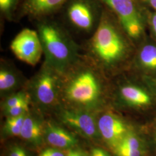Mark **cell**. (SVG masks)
Masks as SVG:
<instances>
[{
    "instance_id": "obj_1",
    "label": "cell",
    "mask_w": 156,
    "mask_h": 156,
    "mask_svg": "<svg viewBox=\"0 0 156 156\" xmlns=\"http://www.w3.org/2000/svg\"><path fill=\"white\" fill-rule=\"evenodd\" d=\"M131 41L117 17L105 6L98 27L81 45L82 53L107 76L115 75L128 65L132 53Z\"/></svg>"
},
{
    "instance_id": "obj_2",
    "label": "cell",
    "mask_w": 156,
    "mask_h": 156,
    "mask_svg": "<svg viewBox=\"0 0 156 156\" xmlns=\"http://www.w3.org/2000/svg\"><path fill=\"white\" fill-rule=\"evenodd\" d=\"M107 76L81 53L62 73V105L99 112L102 106Z\"/></svg>"
},
{
    "instance_id": "obj_3",
    "label": "cell",
    "mask_w": 156,
    "mask_h": 156,
    "mask_svg": "<svg viewBox=\"0 0 156 156\" xmlns=\"http://www.w3.org/2000/svg\"><path fill=\"white\" fill-rule=\"evenodd\" d=\"M45 62L63 73L82 53L81 45L56 16L34 22Z\"/></svg>"
},
{
    "instance_id": "obj_4",
    "label": "cell",
    "mask_w": 156,
    "mask_h": 156,
    "mask_svg": "<svg viewBox=\"0 0 156 156\" xmlns=\"http://www.w3.org/2000/svg\"><path fill=\"white\" fill-rule=\"evenodd\" d=\"M62 73L45 60L26 86L32 106L42 113L53 112L62 105Z\"/></svg>"
},
{
    "instance_id": "obj_5",
    "label": "cell",
    "mask_w": 156,
    "mask_h": 156,
    "mask_svg": "<svg viewBox=\"0 0 156 156\" xmlns=\"http://www.w3.org/2000/svg\"><path fill=\"white\" fill-rule=\"evenodd\" d=\"M104 6L101 0H68L57 18L73 37L87 39L98 27Z\"/></svg>"
},
{
    "instance_id": "obj_6",
    "label": "cell",
    "mask_w": 156,
    "mask_h": 156,
    "mask_svg": "<svg viewBox=\"0 0 156 156\" xmlns=\"http://www.w3.org/2000/svg\"><path fill=\"white\" fill-rule=\"evenodd\" d=\"M111 11L131 41L144 33L145 12L141 0H101Z\"/></svg>"
},
{
    "instance_id": "obj_7",
    "label": "cell",
    "mask_w": 156,
    "mask_h": 156,
    "mask_svg": "<svg viewBox=\"0 0 156 156\" xmlns=\"http://www.w3.org/2000/svg\"><path fill=\"white\" fill-rule=\"evenodd\" d=\"M54 113L61 123L81 136L90 140H94L98 138V112L61 105Z\"/></svg>"
},
{
    "instance_id": "obj_8",
    "label": "cell",
    "mask_w": 156,
    "mask_h": 156,
    "mask_svg": "<svg viewBox=\"0 0 156 156\" xmlns=\"http://www.w3.org/2000/svg\"><path fill=\"white\" fill-rule=\"evenodd\" d=\"M10 49L17 58L31 66H35L44 55L37 31L30 28H23L17 34Z\"/></svg>"
},
{
    "instance_id": "obj_9",
    "label": "cell",
    "mask_w": 156,
    "mask_h": 156,
    "mask_svg": "<svg viewBox=\"0 0 156 156\" xmlns=\"http://www.w3.org/2000/svg\"><path fill=\"white\" fill-rule=\"evenodd\" d=\"M97 126L101 136L113 151L129 131L123 119L109 111L103 112L97 117Z\"/></svg>"
},
{
    "instance_id": "obj_10",
    "label": "cell",
    "mask_w": 156,
    "mask_h": 156,
    "mask_svg": "<svg viewBox=\"0 0 156 156\" xmlns=\"http://www.w3.org/2000/svg\"><path fill=\"white\" fill-rule=\"evenodd\" d=\"M68 0H22L16 20L27 17L34 22L55 16Z\"/></svg>"
},
{
    "instance_id": "obj_11",
    "label": "cell",
    "mask_w": 156,
    "mask_h": 156,
    "mask_svg": "<svg viewBox=\"0 0 156 156\" xmlns=\"http://www.w3.org/2000/svg\"><path fill=\"white\" fill-rule=\"evenodd\" d=\"M43 113L32 106L25 117L22 131L21 139L30 147L39 149L45 143V122Z\"/></svg>"
},
{
    "instance_id": "obj_12",
    "label": "cell",
    "mask_w": 156,
    "mask_h": 156,
    "mask_svg": "<svg viewBox=\"0 0 156 156\" xmlns=\"http://www.w3.org/2000/svg\"><path fill=\"white\" fill-rule=\"evenodd\" d=\"M28 80L13 62L1 58L0 95L2 98L25 89Z\"/></svg>"
},
{
    "instance_id": "obj_13",
    "label": "cell",
    "mask_w": 156,
    "mask_h": 156,
    "mask_svg": "<svg viewBox=\"0 0 156 156\" xmlns=\"http://www.w3.org/2000/svg\"><path fill=\"white\" fill-rule=\"evenodd\" d=\"M45 140L50 147L62 150L72 149L79 143L74 134L51 120L45 122Z\"/></svg>"
},
{
    "instance_id": "obj_14",
    "label": "cell",
    "mask_w": 156,
    "mask_h": 156,
    "mask_svg": "<svg viewBox=\"0 0 156 156\" xmlns=\"http://www.w3.org/2000/svg\"><path fill=\"white\" fill-rule=\"evenodd\" d=\"M117 94L121 101L128 106H147L151 104V101L150 95L144 90L127 82L119 85Z\"/></svg>"
},
{
    "instance_id": "obj_15",
    "label": "cell",
    "mask_w": 156,
    "mask_h": 156,
    "mask_svg": "<svg viewBox=\"0 0 156 156\" xmlns=\"http://www.w3.org/2000/svg\"><path fill=\"white\" fill-rule=\"evenodd\" d=\"M136 67L146 73H156V45L147 44L140 49L135 57Z\"/></svg>"
},
{
    "instance_id": "obj_16",
    "label": "cell",
    "mask_w": 156,
    "mask_h": 156,
    "mask_svg": "<svg viewBox=\"0 0 156 156\" xmlns=\"http://www.w3.org/2000/svg\"><path fill=\"white\" fill-rule=\"evenodd\" d=\"M22 0H0V15L1 20L13 22L16 20L17 13Z\"/></svg>"
},
{
    "instance_id": "obj_17",
    "label": "cell",
    "mask_w": 156,
    "mask_h": 156,
    "mask_svg": "<svg viewBox=\"0 0 156 156\" xmlns=\"http://www.w3.org/2000/svg\"><path fill=\"white\" fill-rule=\"evenodd\" d=\"M27 113L17 117H6L5 122L2 127V134L3 136L6 138L20 136L25 117Z\"/></svg>"
},
{
    "instance_id": "obj_18",
    "label": "cell",
    "mask_w": 156,
    "mask_h": 156,
    "mask_svg": "<svg viewBox=\"0 0 156 156\" xmlns=\"http://www.w3.org/2000/svg\"><path fill=\"white\" fill-rule=\"evenodd\" d=\"M26 102H31V101L27 91L23 89L3 98L1 102V109L4 111Z\"/></svg>"
},
{
    "instance_id": "obj_19",
    "label": "cell",
    "mask_w": 156,
    "mask_h": 156,
    "mask_svg": "<svg viewBox=\"0 0 156 156\" xmlns=\"http://www.w3.org/2000/svg\"><path fill=\"white\" fill-rule=\"evenodd\" d=\"M32 108L31 102H26L20 104L16 106L12 107L2 111L3 115L7 117H17L28 113Z\"/></svg>"
},
{
    "instance_id": "obj_20",
    "label": "cell",
    "mask_w": 156,
    "mask_h": 156,
    "mask_svg": "<svg viewBox=\"0 0 156 156\" xmlns=\"http://www.w3.org/2000/svg\"><path fill=\"white\" fill-rule=\"evenodd\" d=\"M117 147L128 148L133 149H142L141 141L140 138H138L136 135L129 131L123 138V140L120 144L117 146Z\"/></svg>"
},
{
    "instance_id": "obj_21",
    "label": "cell",
    "mask_w": 156,
    "mask_h": 156,
    "mask_svg": "<svg viewBox=\"0 0 156 156\" xmlns=\"http://www.w3.org/2000/svg\"><path fill=\"white\" fill-rule=\"evenodd\" d=\"M113 152L116 156H142L144 151L142 149H133L128 148L117 147Z\"/></svg>"
},
{
    "instance_id": "obj_22",
    "label": "cell",
    "mask_w": 156,
    "mask_h": 156,
    "mask_svg": "<svg viewBox=\"0 0 156 156\" xmlns=\"http://www.w3.org/2000/svg\"><path fill=\"white\" fill-rule=\"evenodd\" d=\"M7 156H31L26 147L20 144L11 145L8 151Z\"/></svg>"
},
{
    "instance_id": "obj_23",
    "label": "cell",
    "mask_w": 156,
    "mask_h": 156,
    "mask_svg": "<svg viewBox=\"0 0 156 156\" xmlns=\"http://www.w3.org/2000/svg\"><path fill=\"white\" fill-rule=\"evenodd\" d=\"M64 150L50 147L43 149L39 153L38 156H67L68 152L66 153Z\"/></svg>"
},
{
    "instance_id": "obj_24",
    "label": "cell",
    "mask_w": 156,
    "mask_h": 156,
    "mask_svg": "<svg viewBox=\"0 0 156 156\" xmlns=\"http://www.w3.org/2000/svg\"><path fill=\"white\" fill-rule=\"evenodd\" d=\"M90 156H111L106 151L101 148L95 147L92 149Z\"/></svg>"
},
{
    "instance_id": "obj_25",
    "label": "cell",
    "mask_w": 156,
    "mask_h": 156,
    "mask_svg": "<svg viewBox=\"0 0 156 156\" xmlns=\"http://www.w3.org/2000/svg\"><path fill=\"white\" fill-rule=\"evenodd\" d=\"M150 22L153 32L156 37V12L151 15L150 16Z\"/></svg>"
},
{
    "instance_id": "obj_26",
    "label": "cell",
    "mask_w": 156,
    "mask_h": 156,
    "mask_svg": "<svg viewBox=\"0 0 156 156\" xmlns=\"http://www.w3.org/2000/svg\"><path fill=\"white\" fill-rule=\"evenodd\" d=\"M144 4L147 5L156 11V0H141Z\"/></svg>"
},
{
    "instance_id": "obj_27",
    "label": "cell",
    "mask_w": 156,
    "mask_h": 156,
    "mask_svg": "<svg viewBox=\"0 0 156 156\" xmlns=\"http://www.w3.org/2000/svg\"><path fill=\"white\" fill-rule=\"evenodd\" d=\"M73 154L74 156H89L86 152H84L83 151H81V150H73Z\"/></svg>"
},
{
    "instance_id": "obj_28",
    "label": "cell",
    "mask_w": 156,
    "mask_h": 156,
    "mask_svg": "<svg viewBox=\"0 0 156 156\" xmlns=\"http://www.w3.org/2000/svg\"><path fill=\"white\" fill-rule=\"evenodd\" d=\"M67 156H74L73 149H70V150H68V151Z\"/></svg>"
},
{
    "instance_id": "obj_29",
    "label": "cell",
    "mask_w": 156,
    "mask_h": 156,
    "mask_svg": "<svg viewBox=\"0 0 156 156\" xmlns=\"http://www.w3.org/2000/svg\"></svg>"
}]
</instances>
